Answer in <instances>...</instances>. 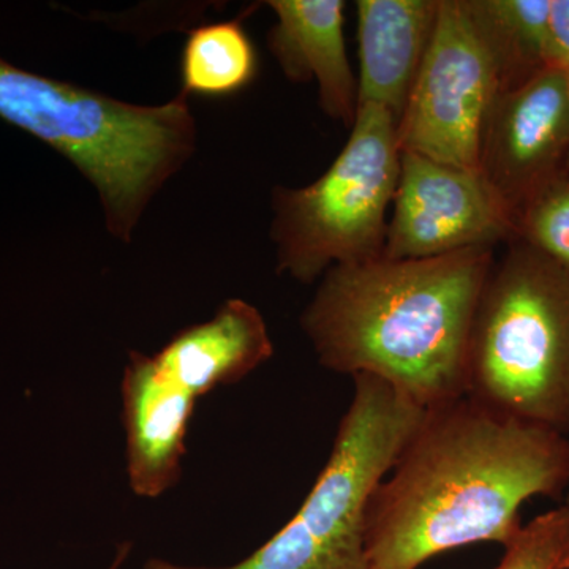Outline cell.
<instances>
[{
  "label": "cell",
  "instance_id": "cell-2",
  "mask_svg": "<svg viewBox=\"0 0 569 569\" xmlns=\"http://www.w3.org/2000/svg\"><path fill=\"white\" fill-rule=\"evenodd\" d=\"M493 250L328 269L301 318L320 365L380 378L425 410L466 397L471 328Z\"/></svg>",
  "mask_w": 569,
  "mask_h": 569
},
{
  "label": "cell",
  "instance_id": "cell-15",
  "mask_svg": "<svg viewBox=\"0 0 569 569\" xmlns=\"http://www.w3.org/2000/svg\"><path fill=\"white\" fill-rule=\"evenodd\" d=\"M475 24L497 56L507 89L546 69L550 0H467Z\"/></svg>",
  "mask_w": 569,
  "mask_h": 569
},
{
  "label": "cell",
  "instance_id": "cell-18",
  "mask_svg": "<svg viewBox=\"0 0 569 569\" xmlns=\"http://www.w3.org/2000/svg\"><path fill=\"white\" fill-rule=\"evenodd\" d=\"M545 63L546 69H569V0H550Z\"/></svg>",
  "mask_w": 569,
  "mask_h": 569
},
{
  "label": "cell",
  "instance_id": "cell-6",
  "mask_svg": "<svg viewBox=\"0 0 569 569\" xmlns=\"http://www.w3.org/2000/svg\"><path fill=\"white\" fill-rule=\"evenodd\" d=\"M400 156L395 116L358 107L347 144L321 178L301 189L276 187L277 271L312 283L335 266L383 257Z\"/></svg>",
  "mask_w": 569,
  "mask_h": 569
},
{
  "label": "cell",
  "instance_id": "cell-20",
  "mask_svg": "<svg viewBox=\"0 0 569 569\" xmlns=\"http://www.w3.org/2000/svg\"><path fill=\"white\" fill-rule=\"evenodd\" d=\"M567 489H568L567 501H565L563 508H565V511H567L568 516H569V473H568Z\"/></svg>",
  "mask_w": 569,
  "mask_h": 569
},
{
  "label": "cell",
  "instance_id": "cell-1",
  "mask_svg": "<svg viewBox=\"0 0 569 569\" xmlns=\"http://www.w3.org/2000/svg\"><path fill=\"white\" fill-rule=\"evenodd\" d=\"M565 436L501 417L470 397L429 408L373 489L366 511L370 569H418L520 529L530 498L567 489Z\"/></svg>",
  "mask_w": 569,
  "mask_h": 569
},
{
  "label": "cell",
  "instance_id": "cell-13",
  "mask_svg": "<svg viewBox=\"0 0 569 569\" xmlns=\"http://www.w3.org/2000/svg\"><path fill=\"white\" fill-rule=\"evenodd\" d=\"M272 355L274 346L260 310L230 299L211 320L178 332L152 359L164 377L198 400L238 383Z\"/></svg>",
  "mask_w": 569,
  "mask_h": 569
},
{
  "label": "cell",
  "instance_id": "cell-8",
  "mask_svg": "<svg viewBox=\"0 0 569 569\" xmlns=\"http://www.w3.org/2000/svg\"><path fill=\"white\" fill-rule=\"evenodd\" d=\"M395 212L383 257H440L515 241L518 219L479 170L436 162L413 152L400 156Z\"/></svg>",
  "mask_w": 569,
  "mask_h": 569
},
{
  "label": "cell",
  "instance_id": "cell-14",
  "mask_svg": "<svg viewBox=\"0 0 569 569\" xmlns=\"http://www.w3.org/2000/svg\"><path fill=\"white\" fill-rule=\"evenodd\" d=\"M257 69V51L239 18L198 26L183 44L182 93L208 99L234 96L253 81Z\"/></svg>",
  "mask_w": 569,
  "mask_h": 569
},
{
  "label": "cell",
  "instance_id": "cell-17",
  "mask_svg": "<svg viewBox=\"0 0 569 569\" xmlns=\"http://www.w3.org/2000/svg\"><path fill=\"white\" fill-rule=\"evenodd\" d=\"M497 569H569V516L563 507L520 527Z\"/></svg>",
  "mask_w": 569,
  "mask_h": 569
},
{
  "label": "cell",
  "instance_id": "cell-16",
  "mask_svg": "<svg viewBox=\"0 0 569 569\" xmlns=\"http://www.w3.org/2000/svg\"><path fill=\"white\" fill-rule=\"evenodd\" d=\"M569 274V173L539 190L518 216V236Z\"/></svg>",
  "mask_w": 569,
  "mask_h": 569
},
{
  "label": "cell",
  "instance_id": "cell-9",
  "mask_svg": "<svg viewBox=\"0 0 569 569\" xmlns=\"http://www.w3.org/2000/svg\"><path fill=\"white\" fill-rule=\"evenodd\" d=\"M569 153L567 71L542 69L501 93L482 137L479 171L516 213L563 173Z\"/></svg>",
  "mask_w": 569,
  "mask_h": 569
},
{
  "label": "cell",
  "instance_id": "cell-7",
  "mask_svg": "<svg viewBox=\"0 0 569 569\" xmlns=\"http://www.w3.org/2000/svg\"><path fill=\"white\" fill-rule=\"evenodd\" d=\"M507 91L500 62L467 0H440L432 39L397 126L400 151L479 170L490 112Z\"/></svg>",
  "mask_w": 569,
  "mask_h": 569
},
{
  "label": "cell",
  "instance_id": "cell-19",
  "mask_svg": "<svg viewBox=\"0 0 569 569\" xmlns=\"http://www.w3.org/2000/svg\"><path fill=\"white\" fill-rule=\"evenodd\" d=\"M130 550H132V542H122V545L119 546L118 552H116L114 560H112L108 569H121L126 560L129 559Z\"/></svg>",
  "mask_w": 569,
  "mask_h": 569
},
{
  "label": "cell",
  "instance_id": "cell-10",
  "mask_svg": "<svg viewBox=\"0 0 569 569\" xmlns=\"http://www.w3.org/2000/svg\"><path fill=\"white\" fill-rule=\"evenodd\" d=\"M127 477L138 497L157 498L181 478L197 399L132 351L122 377Z\"/></svg>",
  "mask_w": 569,
  "mask_h": 569
},
{
  "label": "cell",
  "instance_id": "cell-3",
  "mask_svg": "<svg viewBox=\"0 0 569 569\" xmlns=\"http://www.w3.org/2000/svg\"><path fill=\"white\" fill-rule=\"evenodd\" d=\"M189 97L141 107L0 58V119L62 153L96 187L108 230L130 241L153 194L193 153Z\"/></svg>",
  "mask_w": 569,
  "mask_h": 569
},
{
  "label": "cell",
  "instance_id": "cell-12",
  "mask_svg": "<svg viewBox=\"0 0 569 569\" xmlns=\"http://www.w3.org/2000/svg\"><path fill=\"white\" fill-rule=\"evenodd\" d=\"M440 0H358V107L377 104L397 126L425 61Z\"/></svg>",
  "mask_w": 569,
  "mask_h": 569
},
{
  "label": "cell",
  "instance_id": "cell-4",
  "mask_svg": "<svg viewBox=\"0 0 569 569\" xmlns=\"http://www.w3.org/2000/svg\"><path fill=\"white\" fill-rule=\"evenodd\" d=\"M467 397L501 417L569 433V274L515 239L471 328Z\"/></svg>",
  "mask_w": 569,
  "mask_h": 569
},
{
  "label": "cell",
  "instance_id": "cell-5",
  "mask_svg": "<svg viewBox=\"0 0 569 569\" xmlns=\"http://www.w3.org/2000/svg\"><path fill=\"white\" fill-rule=\"evenodd\" d=\"M353 383L328 462L305 503L274 537L230 567L151 559L144 569H370L367 503L426 410L380 378L356 376Z\"/></svg>",
  "mask_w": 569,
  "mask_h": 569
},
{
  "label": "cell",
  "instance_id": "cell-21",
  "mask_svg": "<svg viewBox=\"0 0 569 569\" xmlns=\"http://www.w3.org/2000/svg\"><path fill=\"white\" fill-rule=\"evenodd\" d=\"M565 171H568V173H569V153H568L567 163H565Z\"/></svg>",
  "mask_w": 569,
  "mask_h": 569
},
{
  "label": "cell",
  "instance_id": "cell-22",
  "mask_svg": "<svg viewBox=\"0 0 569 569\" xmlns=\"http://www.w3.org/2000/svg\"><path fill=\"white\" fill-rule=\"evenodd\" d=\"M567 80H568V86H569V69L567 70Z\"/></svg>",
  "mask_w": 569,
  "mask_h": 569
},
{
  "label": "cell",
  "instance_id": "cell-11",
  "mask_svg": "<svg viewBox=\"0 0 569 569\" xmlns=\"http://www.w3.org/2000/svg\"><path fill=\"white\" fill-rule=\"evenodd\" d=\"M276 13L269 50L284 77L316 81L320 107L351 129L358 114V80L347 54L346 2L342 0H271Z\"/></svg>",
  "mask_w": 569,
  "mask_h": 569
}]
</instances>
